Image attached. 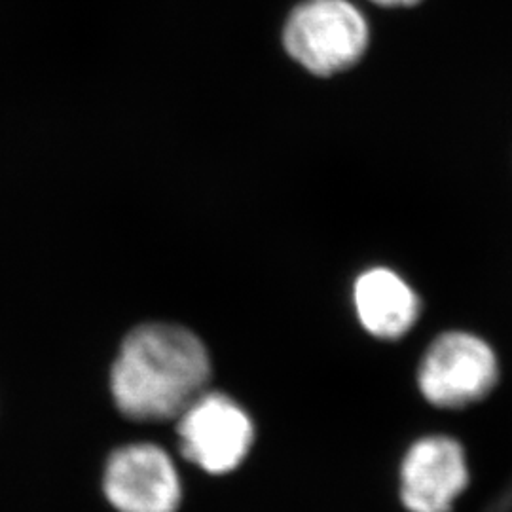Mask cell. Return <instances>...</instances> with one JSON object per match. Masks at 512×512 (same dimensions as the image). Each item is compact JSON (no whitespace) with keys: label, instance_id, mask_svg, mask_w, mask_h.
Returning <instances> with one entry per match:
<instances>
[{"label":"cell","instance_id":"cell-5","mask_svg":"<svg viewBox=\"0 0 512 512\" xmlns=\"http://www.w3.org/2000/svg\"><path fill=\"white\" fill-rule=\"evenodd\" d=\"M105 495L118 512H177L181 478L171 458L154 444H129L110 456Z\"/></svg>","mask_w":512,"mask_h":512},{"label":"cell","instance_id":"cell-4","mask_svg":"<svg viewBox=\"0 0 512 512\" xmlns=\"http://www.w3.org/2000/svg\"><path fill=\"white\" fill-rule=\"evenodd\" d=\"M179 439L184 456L203 471H234L255 439L247 412L222 393H203L181 416Z\"/></svg>","mask_w":512,"mask_h":512},{"label":"cell","instance_id":"cell-8","mask_svg":"<svg viewBox=\"0 0 512 512\" xmlns=\"http://www.w3.org/2000/svg\"><path fill=\"white\" fill-rule=\"evenodd\" d=\"M370 2L378 4V6H384V8H412L423 0H370Z\"/></svg>","mask_w":512,"mask_h":512},{"label":"cell","instance_id":"cell-6","mask_svg":"<svg viewBox=\"0 0 512 512\" xmlns=\"http://www.w3.org/2000/svg\"><path fill=\"white\" fill-rule=\"evenodd\" d=\"M467 480L465 454L456 440H420L408 450L401 467L404 507L410 512H450Z\"/></svg>","mask_w":512,"mask_h":512},{"label":"cell","instance_id":"cell-7","mask_svg":"<svg viewBox=\"0 0 512 512\" xmlns=\"http://www.w3.org/2000/svg\"><path fill=\"white\" fill-rule=\"evenodd\" d=\"M355 310L370 334L399 338L418 317V298L401 275L374 268L355 283Z\"/></svg>","mask_w":512,"mask_h":512},{"label":"cell","instance_id":"cell-2","mask_svg":"<svg viewBox=\"0 0 512 512\" xmlns=\"http://www.w3.org/2000/svg\"><path fill=\"white\" fill-rule=\"evenodd\" d=\"M281 42L304 71L334 76L365 57L370 27L365 14L349 0H302L285 19Z\"/></svg>","mask_w":512,"mask_h":512},{"label":"cell","instance_id":"cell-1","mask_svg":"<svg viewBox=\"0 0 512 512\" xmlns=\"http://www.w3.org/2000/svg\"><path fill=\"white\" fill-rule=\"evenodd\" d=\"M211 378L202 340L177 325H143L131 330L112 366L114 403L131 420L181 418L200 399Z\"/></svg>","mask_w":512,"mask_h":512},{"label":"cell","instance_id":"cell-3","mask_svg":"<svg viewBox=\"0 0 512 512\" xmlns=\"http://www.w3.org/2000/svg\"><path fill=\"white\" fill-rule=\"evenodd\" d=\"M497 376V359L484 340L450 332L440 336L421 363V393L435 406L459 408L490 393Z\"/></svg>","mask_w":512,"mask_h":512}]
</instances>
